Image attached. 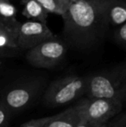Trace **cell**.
I'll return each instance as SVG.
<instances>
[{"label": "cell", "instance_id": "cell-1", "mask_svg": "<svg viewBox=\"0 0 126 127\" xmlns=\"http://www.w3.org/2000/svg\"><path fill=\"white\" fill-rule=\"evenodd\" d=\"M62 18L63 41L68 47L79 50L99 43L110 27L101 0H70Z\"/></svg>", "mask_w": 126, "mask_h": 127}, {"label": "cell", "instance_id": "cell-2", "mask_svg": "<svg viewBox=\"0 0 126 127\" xmlns=\"http://www.w3.org/2000/svg\"><path fill=\"white\" fill-rule=\"evenodd\" d=\"M87 98L126 101V62L88 75Z\"/></svg>", "mask_w": 126, "mask_h": 127}, {"label": "cell", "instance_id": "cell-3", "mask_svg": "<svg viewBox=\"0 0 126 127\" xmlns=\"http://www.w3.org/2000/svg\"><path fill=\"white\" fill-rule=\"evenodd\" d=\"M87 82L88 76L74 74L56 79L45 89L42 102L52 108L67 105L86 94Z\"/></svg>", "mask_w": 126, "mask_h": 127}, {"label": "cell", "instance_id": "cell-4", "mask_svg": "<svg viewBox=\"0 0 126 127\" xmlns=\"http://www.w3.org/2000/svg\"><path fill=\"white\" fill-rule=\"evenodd\" d=\"M45 80L35 78L11 87L3 96V106L8 112H19L31 105L45 89Z\"/></svg>", "mask_w": 126, "mask_h": 127}, {"label": "cell", "instance_id": "cell-5", "mask_svg": "<svg viewBox=\"0 0 126 127\" xmlns=\"http://www.w3.org/2000/svg\"><path fill=\"white\" fill-rule=\"evenodd\" d=\"M67 48L68 46L63 39L54 35L53 38L28 50L26 60L31 66L37 68H53L63 61Z\"/></svg>", "mask_w": 126, "mask_h": 127}, {"label": "cell", "instance_id": "cell-6", "mask_svg": "<svg viewBox=\"0 0 126 127\" xmlns=\"http://www.w3.org/2000/svg\"><path fill=\"white\" fill-rule=\"evenodd\" d=\"M82 120L107 124L111 119L118 115L123 108L124 103L108 99L86 98L76 104Z\"/></svg>", "mask_w": 126, "mask_h": 127}, {"label": "cell", "instance_id": "cell-7", "mask_svg": "<svg viewBox=\"0 0 126 127\" xmlns=\"http://www.w3.org/2000/svg\"><path fill=\"white\" fill-rule=\"evenodd\" d=\"M54 35L47 24L29 20L20 24L17 31V44L21 50H29L42 42L53 38Z\"/></svg>", "mask_w": 126, "mask_h": 127}, {"label": "cell", "instance_id": "cell-8", "mask_svg": "<svg viewBox=\"0 0 126 127\" xmlns=\"http://www.w3.org/2000/svg\"><path fill=\"white\" fill-rule=\"evenodd\" d=\"M101 5L109 26L118 29L126 23V0H101Z\"/></svg>", "mask_w": 126, "mask_h": 127}, {"label": "cell", "instance_id": "cell-9", "mask_svg": "<svg viewBox=\"0 0 126 127\" xmlns=\"http://www.w3.org/2000/svg\"><path fill=\"white\" fill-rule=\"evenodd\" d=\"M81 121L82 118L75 105L61 113L52 116L47 127H77Z\"/></svg>", "mask_w": 126, "mask_h": 127}, {"label": "cell", "instance_id": "cell-10", "mask_svg": "<svg viewBox=\"0 0 126 127\" xmlns=\"http://www.w3.org/2000/svg\"><path fill=\"white\" fill-rule=\"evenodd\" d=\"M17 10L10 0H0V22L17 37L20 22L17 19Z\"/></svg>", "mask_w": 126, "mask_h": 127}, {"label": "cell", "instance_id": "cell-11", "mask_svg": "<svg viewBox=\"0 0 126 127\" xmlns=\"http://www.w3.org/2000/svg\"><path fill=\"white\" fill-rule=\"evenodd\" d=\"M24 5L23 15L29 21L47 24L49 13L35 0H22Z\"/></svg>", "mask_w": 126, "mask_h": 127}, {"label": "cell", "instance_id": "cell-12", "mask_svg": "<svg viewBox=\"0 0 126 127\" xmlns=\"http://www.w3.org/2000/svg\"><path fill=\"white\" fill-rule=\"evenodd\" d=\"M35 1L38 2L49 14H56L61 17H63L65 14L67 5L70 2L67 0H35Z\"/></svg>", "mask_w": 126, "mask_h": 127}, {"label": "cell", "instance_id": "cell-13", "mask_svg": "<svg viewBox=\"0 0 126 127\" xmlns=\"http://www.w3.org/2000/svg\"><path fill=\"white\" fill-rule=\"evenodd\" d=\"M114 39L118 44L126 49V23L116 29L114 33Z\"/></svg>", "mask_w": 126, "mask_h": 127}, {"label": "cell", "instance_id": "cell-14", "mask_svg": "<svg viewBox=\"0 0 126 127\" xmlns=\"http://www.w3.org/2000/svg\"><path fill=\"white\" fill-rule=\"evenodd\" d=\"M51 117H45V118H41V119H31L30 121L24 123L20 127H47L49 122L50 121Z\"/></svg>", "mask_w": 126, "mask_h": 127}, {"label": "cell", "instance_id": "cell-15", "mask_svg": "<svg viewBox=\"0 0 126 127\" xmlns=\"http://www.w3.org/2000/svg\"><path fill=\"white\" fill-rule=\"evenodd\" d=\"M0 127H9V112L3 105H0Z\"/></svg>", "mask_w": 126, "mask_h": 127}, {"label": "cell", "instance_id": "cell-16", "mask_svg": "<svg viewBox=\"0 0 126 127\" xmlns=\"http://www.w3.org/2000/svg\"><path fill=\"white\" fill-rule=\"evenodd\" d=\"M0 38H6L10 39L15 42H17V37L8 30L1 22H0Z\"/></svg>", "mask_w": 126, "mask_h": 127}, {"label": "cell", "instance_id": "cell-17", "mask_svg": "<svg viewBox=\"0 0 126 127\" xmlns=\"http://www.w3.org/2000/svg\"><path fill=\"white\" fill-rule=\"evenodd\" d=\"M77 127H109V126L107 124H98V123L82 120Z\"/></svg>", "mask_w": 126, "mask_h": 127}, {"label": "cell", "instance_id": "cell-18", "mask_svg": "<svg viewBox=\"0 0 126 127\" xmlns=\"http://www.w3.org/2000/svg\"><path fill=\"white\" fill-rule=\"evenodd\" d=\"M110 127H126V114L120 117L118 120L111 124Z\"/></svg>", "mask_w": 126, "mask_h": 127}, {"label": "cell", "instance_id": "cell-19", "mask_svg": "<svg viewBox=\"0 0 126 127\" xmlns=\"http://www.w3.org/2000/svg\"><path fill=\"white\" fill-rule=\"evenodd\" d=\"M1 66H2V62H1V61H0V68H1Z\"/></svg>", "mask_w": 126, "mask_h": 127}, {"label": "cell", "instance_id": "cell-20", "mask_svg": "<svg viewBox=\"0 0 126 127\" xmlns=\"http://www.w3.org/2000/svg\"><path fill=\"white\" fill-rule=\"evenodd\" d=\"M67 1H70V0H67Z\"/></svg>", "mask_w": 126, "mask_h": 127}, {"label": "cell", "instance_id": "cell-21", "mask_svg": "<svg viewBox=\"0 0 126 127\" xmlns=\"http://www.w3.org/2000/svg\"><path fill=\"white\" fill-rule=\"evenodd\" d=\"M109 127H110V126H109Z\"/></svg>", "mask_w": 126, "mask_h": 127}]
</instances>
